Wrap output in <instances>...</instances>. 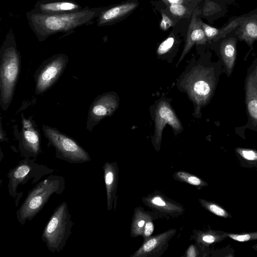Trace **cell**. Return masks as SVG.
I'll list each match as a JSON object with an SVG mask.
<instances>
[{
  "label": "cell",
  "mask_w": 257,
  "mask_h": 257,
  "mask_svg": "<svg viewBox=\"0 0 257 257\" xmlns=\"http://www.w3.org/2000/svg\"><path fill=\"white\" fill-rule=\"evenodd\" d=\"M104 178L107 195L108 209H110L111 204L112 194L115 182V170L112 164L106 163L103 167Z\"/></svg>",
  "instance_id": "obj_18"
},
{
  "label": "cell",
  "mask_w": 257,
  "mask_h": 257,
  "mask_svg": "<svg viewBox=\"0 0 257 257\" xmlns=\"http://www.w3.org/2000/svg\"><path fill=\"white\" fill-rule=\"evenodd\" d=\"M205 205L208 210L219 217L224 218L232 217L231 215L228 212L218 204L212 202H206Z\"/></svg>",
  "instance_id": "obj_21"
},
{
  "label": "cell",
  "mask_w": 257,
  "mask_h": 257,
  "mask_svg": "<svg viewBox=\"0 0 257 257\" xmlns=\"http://www.w3.org/2000/svg\"><path fill=\"white\" fill-rule=\"evenodd\" d=\"M200 24L196 21V17H193L189 28L186 45L178 63L181 61L195 43H204L206 42L204 32Z\"/></svg>",
  "instance_id": "obj_16"
},
{
  "label": "cell",
  "mask_w": 257,
  "mask_h": 257,
  "mask_svg": "<svg viewBox=\"0 0 257 257\" xmlns=\"http://www.w3.org/2000/svg\"><path fill=\"white\" fill-rule=\"evenodd\" d=\"M239 38L248 45L257 40V20L248 19L243 21L240 28Z\"/></svg>",
  "instance_id": "obj_17"
},
{
  "label": "cell",
  "mask_w": 257,
  "mask_h": 257,
  "mask_svg": "<svg viewBox=\"0 0 257 257\" xmlns=\"http://www.w3.org/2000/svg\"><path fill=\"white\" fill-rule=\"evenodd\" d=\"M187 182L190 184L194 185H199L202 183V182L200 179L195 176H189L187 178Z\"/></svg>",
  "instance_id": "obj_28"
},
{
  "label": "cell",
  "mask_w": 257,
  "mask_h": 257,
  "mask_svg": "<svg viewBox=\"0 0 257 257\" xmlns=\"http://www.w3.org/2000/svg\"><path fill=\"white\" fill-rule=\"evenodd\" d=\"M103 8L85 7L72 13L43 14L33 10L26 14L29 26L39 42L58 33L71 32L74 29L93 22Z\"/></svg>",
  "instance_id": "obj_2"
},
{
  "label": "cell",
  "mask_w": 257,
  "mask_h": 257,
  "mask_svg": "<svg viewBox=\"0 0 257 257\" xmlns=\"http://www.w3.org/2000/svg\"><path fill=\"white\" fill-rule=\"evenodd\" d=\"M154 227L152 222H148L145 226L144 233L146 236H150L154 231Z\"/></svg>",
  "instance_id": "obj_27"
},
{
  "label": "cell",
  "mask_w": 257,
  "mask_h": 257,
  "mask_svg": "<svg viewBox=\"0 0 257 257\" xmlns=\"http://www.w3.org/2000/svg\"><path fill=\"white\" fill-rule=\"evenodd\" d=\"M145 224V221L144 220H141L139 223H138V226L139 227H143V225H144Z\"/></svg>",
  "instance_id": "obj_32"
},
{
  "label": "cell",
  "mask_w": 257,
  "mask_h": 257,
  "mask_svg": "<svg viewBox=\"0 0 257 257\" xmlns=\"http://www.w3.org/2000/svg\"><path fill=\"white\" fill-rule=\"evenodd\" d=\"M172 21L164 14H162V19L160 27L162 30H166L172 25Z\"/></svg>",
  "instance_id": "obj_26"
},
{
  "label": "cell",
  "mask_w": 257,
  "mask_h": 257,
  "mask_svg": "<svg viewBox=\"0 0 257 257\" xmlns=\"http://www.w3.org/2000/svg\"><path fill=\"white\" fill-rule=\"evenodd\" d=\"M158 240L157 238H152L146 242L143 247V250L149 252L153 250L158 244Z\"/></svg>",
  "instance_id": "obj_25"
},
{
  "label": "cell",
  "mask_w": 257,
  "mask_h": 257,
  "mask_svg": "<svg viewBox=\"0 0 257 257\" xmlns=\"http://www.w3.org/2000/svg\"><path fill=\"white\" fill-rule=\"evenodd\" d=\"M3 128H2V123H1L0 139H1V142L5 141V139H6L5 137V135H4V133H3Z\"/></svg>",
  "instance_id": "obj_30"
},
{
  "label": "cell",
  "mask_w": 257,
  "mask_h": 257,
  "mask_svg": "<svg viewBox=\"0 0 257 257\" xmlns=\"http://www.w3.org/2000/svg\"><path fill=\"white\" fill-rule=\"evenodd\" d=\"M228 237L238 242H246L257 240V231L231 233L227 232Z\"/></svg>",
  "instance_id": "obj_20"
},
{
  "label": "cell",
  "mask_w": 257,
  "mask_h": 257,
  "mask_svg": "<svg viewBox=\"0 0 257 257\" xmlns=\"http://www.w3.org/2000/svg\"><path fill=\"white\" fill-rule=\"evenodd\" d=\"M54 172L53 169L36 163L34 159L24 158L19 161L18 164L10 169L7 174L8 192L15 199L16 207L18 206L19 200L23 194V192H18L19 186L25 185L31 180L33 184L37 183L43 177Z\"/></svg>",
  "instance_id": "obj_6"
},
{
  "label": "cell",
  "mask_w": 257,
  "mask_h": 257,
  "mask_svg": "<svg viewBox=\"0 0 257 257\" xmlns=\"http://www.w3.org/2000/svg\"><path fill=\"white\" fill-rule=\"evenodd\" d=\"M170 12L174 15L181 16L186 12V8L180 4H173L170 7Z\"/></svg>",
  "instance_id": "obj_24"
},
{
  "label": "cell",
  "mask_w": 257,
  "mask_h": 257,
  "mask_svg": "<svg viewBox=\"0 0 257 257\" xmlns=\"http://www.w3.org/2000/svg\"><path fill=\"white\" fill-rule=\"evenodd\" d=\"M152 202L154 204L160 206H164L166 205V203L159 197H154Z\"/></svg>",
  "instance_id": "obj_29"
},
{
  "label": "cell",
  "mask_w": 257,
  "mask_h": 257,
  "mask_svg": "<svg viewBox=\"0 0 257 257\" xmlns=\"http://www.w3.org/2000/svg\"><path fill=\"white\" fill-rule=\"evenodd\" d=\"M1 161L2 160L3 156L2 152H1Z\"/></svg>",
  "instance_id": "obj_34"
},
{
  "label": "cell",
  "mask_w": 257,
  "mask_h": 257,
  "mask_svg": "<svg viewBox=\"0 0 257 257\" xmlns=\"http://www.w3.org/2000/svg\"><path fill=\"white\" fill-rule=\"evenodd\" d=\"M174 43V38L169 37L159 45L157 49V54L161 55L168 52L172 47Z\"/></svg>",
  "instance_id": "obj_22"
},
{
  "label": "cell",
  "mask_w": 257,
  "mask_h": 257,
  "mask_svg": "<svg viewBox=\"0 0 257 257\" xmlns=\"http://www.w3.org/2000/svg\"><path fill=\"white\" fill-rule=\"evenodd\" d=\"M202 26L205 36L208 38H213L217 36L220 33L218 29L205 24L202 23Z\"/></svg>",
  "instance_id": "obj_23"
},
{
  "label": "cell",
  "mask_w": 257,
  "mask_h": 257,
  "mask_svg": "<svg viewBox=\"0 0 257 257\" xmlns=\"http://www.w3.org/2000/svg\"><path fill=\"white\" fill-rule=\"evenodd\" d=\"M68 60L65 54L60 53L43 62L35 74L37 95L45 92L56 83L64 72Z\"/></svg>",
  "instance_id": "obj_8"
},
{
  "label": "cell",
  "mask_w": 257,
  "mask_h": 257,
  "mask_svg": "<svg viewBox=\"0 0 257 257\" xmlns=\"http://www.w3.org/2000/svg\"><path fill=\"white\" fill-rule=\"evenodd\" d=\"M42 129L48 145L54 147L57 159L71 164H80L91 160L89 154L76 141L49 126L43 124Z\"/></svg>",
  "instance_id": "obj_7"
},
{
  "label": "cell",
  "mask_w": 257,
  "mask_h": 257,
  "mask_svg": "<svg viewBox=\"0 0 257 257\" xmlns=\"http://www.w3.org/2000/svg\"><path fill=\"white\" fill-rule=\"evenodd\" d=\"M223 67L222 62H196L190 64L177 82L178 88L185 92L193 102L194 114L199 116L201 108L210 101L216 89Z\"/></svg>",
  "instance_id": "obj_1"
},
{
  "label": "cell",
  "mask_w": 257,
  "mask_h": 257,
  "mask_svg": "<svg viewBox=\"0 0 257 257\" xmlns=\"http://www.w3.org/2000/svg\"><path fill=\"white\" fill-rule=\"evenodd\" d=\"M119 105V97L113 92L98 96L91 103L86 123V128L92 131L93 127L105 117L111 115Z\"/></svg>",
  "instance_id": "obj_9"
},
{
  "label": "cell",
  "mask_w": 257,
  "mask_h": 257,
  "mask_svg": "<svg viewBox=\"0 0 257 257\" xmlns=\"http://www.w3.org/2000/svg\"><path fill=\"white\" fill-rule=\"evenodd\" d=\"M84 8L75 0H39L32 10L43 14H59L79 11Z\"/></svg>",
  "instance_id": "obj_13"
},
{
  "label": "cell",
  "mask_w": 257,
  "mask_h": 257,
  "mask_svg": "<svg viewBox=\"0 0 257 257\" xmlns=\"http://www.w3.org/2000/svg\"><path fill=\"white\" fill-rule=\"evenodd\" d=\"M65 189V179L59 175H50L38 182L30 190L16 212V218L22 225L31 221L43 209L53 194L60 195Z\"/></svg>",
  "instance_id": "obj_4"
},
{
  "label": "cell",
  "mask_w": 257,
  "mask_h": 257,
  "mask_svg": "<svg viewBox=\"0 0 257 257\" xmlns=\"http://www.w3.org/2000/svg\"><path fill=\"white\" fill-rule=\"evenodd\" d=\"M68 205L63 201L54 210L43 231L41 237L49 250L59 253L72 234L74 222Z\"/></svg>",
  "instance_id": "obj_5"
},
{
  "label": "cell",
  "mask_w": 257,
  "mask_h": 257,
  "mask_svg": "<svg viewBox=\"0 0 257 257\" xmlns=\"http://www.w3.org/2000/svg\"><path fill=\"white\" fill-rule=\"evenodd\" d=\"M168 1L171 4H181L182 3L183 0H168Z\"/></svg>",
  "instance_id": "obj_31"
},
{
  "label": "cell",
  "mask_w": 257,
  "mask_h": 257,
  "mask_svg": "<svg viewBox=\"0 0 257 257\" xmlns=\"http://www.w3.org/2000/svg\"><path fill=\"white\" fill-rule=\"evenodd\" d=\"M244 91L248 127L257 131V59L247 70Z\"/></svg>",
  "instance_id": "obj_11"
},
{
  "label": "cell",
  "mask_w": 257,
  "mask_h": 257,
  "mask_svg": "<svg viewBox=\"0 0 257 257\" xmlns=\"http://www.w3.org/2000/svg\"><path fill=\"white\" fill-rule=\"evenodd\" d=\"M252 248L255 251H257V243L252 246Z\"/></svg>",
  "instance_id": "obj_33"
},
{
  "label": "cell",
  "mask_w": 257,
  "mask_h": 257,
  "mask_svg": "<svg viewBox=\"0 0 257 257\" xmlns=\"http://www.w3.org/2000/svg\"><path fill=\"white\" fill-rule=\"evenodd\" d=\"M0 104L6 111L13 100L21 70V57L12 29L8 32L0 49Z\"/></svg>",
  "instance_id": "obj_3"
},
{
  "label": "cell",
  "mask_w": 257,
  "mask_h": 257,
  "mask_svg": "<svg viewBox=\"0 0 257 257\" xmlns=\"http://www.w3.org/2000/svg\"><path fill=\"white\" fill-rule=\"evenodd\" d=\"M155 142L159 143L162 132L166 124L171 126L175 133L183 130L182 124L170 103L165 100H160L157 104L155 111Z\"/></svg>",
  "instance_id": "obj_12"
},
{
  "label": "cell",
  "mask_w": 257,
  "mask_h": 257,
  "mask_svg": "<svg viewBox=\"0 0 257 257\" xmlns=\"http://www.w3.org/2000/svg\"><path fill=\"white\" fill-rule=\"evenodd\" d=\"M237 154L242 160L251 165L257 164V151L246 148H237L235 149Z\"/></svg>",
  "instance_id": "obj_19"
},
{
  "label": "cell",
  "mask_w": 257,
  "mask_h": 257,
  "mask_svg": "<svg viewBox=\"0 0 257 257\" xmlns=\"http://www.w3.org/2000/svg\"><path fill=\"white\" fill-rule=\"evenodd\" d=\"M22 123L19 151L23 157L36 160L41 152L40 134L32 120L23 117Z\"/></svg>",
  "instance_id": "obj_10"
},
{
  "label": "cell",
  "mask_w": 257,
  "mask_h": 257,
  "mask_svg": "<svg viewBox=\"0 0 257 257\" xmlns=\"http://www.w3.org/2000/svg\"><path fill=\"white\" fill-rule=\"evenodd\" d=\"M219 53L225 72L229 77L231 74L235 63L236 40L233 38L223 40L219 47Z\"/></svg>",
  "instance_id": "obj_15"
},
{
  "label": "cell",
  "mask_w": 257,
  "mask_h": 257,
  "mask_svg": "<svg viewBox=\"0 0 257 257\" xmlns=\"http://www.w3.org/2000/svg\"><path fill=\"white\" fill-rule=\"evenodd\" d=\"M137 6L135 3L116 5L103 9L96 19L97 26L99 27L110 24L125 14L134 10Z\"/></svg>",
  "instance_id": "obj_14"
}]
</instances>
